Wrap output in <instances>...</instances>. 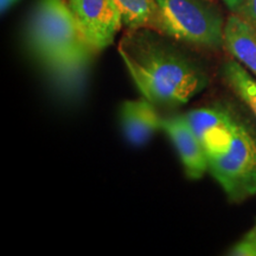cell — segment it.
<instances>
[{
    "label": "cell",
    "mask_w": 256,
    "mask_h": 256,
    "mask_svg": "<svg viewBox=\"0 0 256 256\" xmlns=\"http://www.w3.org/2000/svg\"><path fill=\"white\" fill-rule=\"evenodd\" d=\"M118 50L142 95L156 107L188 104L208 83L194 60L152 28L128 30Z\"/></svg>",
    "instance_id": "6da1fadb"
},
{
    "label": "cell",
    "mask_w": 256,
    "mask_h": 256,
    "mask_svg": "<svg viewBox=\"0 0 256 256\" xmlns=\"http://www.w3.org/2000/svg\"><path fill=\"white\" fill-rule=\"evenodd\" d=\"M28 38L36 55L57 70L80 68L95 54L66 0L37 2Z\"/></svg>",
    "instance_id": "7a4b0ae2"
},
{
    "label": "cell",
    "mask_w": 256,
    "mask_h": 256,
    "mask_svg": "<svg viewBox=\"0 0 256 256\" xmlns=\"http://www.w3.org/2000/svg\"><path fill=\"white\" fill-rule=\"evenodd\" d=\"M159 8V31L166 37L200 48L223 46L224 22L204 0H156Z\"/></svg>",
    "instance_id": "3957f363"
},
{
    "label": "cell",
    "mask_w": 256,
    "mask_h": 256,
    "mask_svg": "<svg viewBox=\"0 0 256 256\" xmlns=\"http://www.w3.org/2000/svg\"><path fill=\"white\" fill-rule=\"evenodd\" d=\"M208 156L209 172L228 196L240 203L256 194V134L236 120L229 147Z\"/></svg>",
    "instance_id": "277c9868"
},
{
    "label": "cell",
    "mask_w": 256,
    "mask_h": 256,
    "mask_svg": "<svg viewBox=\"0 0 256 256\" xmlns=\"http://www.w3.org/2000/svg\"><path fill=\"white\" fill-rule=\"evenodd\" d=\"M68 4L95 54L113 44L124 25L114 0H69Z\"/></svg>",
    "instance_id": "5b68a950"
},
{
    "label": "cell",
    "mask_w": 256,
    "mask_h": 256,
    "mask_svg": "<svg viewBox=\"0 0 256 256\" xmlns=\"http://www.w3.org/2000/svg\"><path fill=\"white\" fill-rule=\"evenodd\" d=\"M162 130L168 134L177 150L185 174L190 179H200L209 171L208 156L200 140L186 119V115H176L162 120Z\"/></svg>",
    "instance_id": "8992f818"
},
{
    "label": "cell",
    "mask_w": 256,
    "mask_h": 256,
    "mask_svg": "<svg viewBox=\"0 0 256 256\" xmlns=\"http://www.w3.org/2000/svg\"><path fill=\"white\" fill-rule=\"evenodd\" d=\"M186 119L208 154L228 148L236 122L228 112L218 108H198L188 113Z\"/></svg>",
    "instance_id": "52a82bcc"
},
{
    "label": "cell",
    "mask_w": 256,
    "mask_h": 256,
    "mask_svg": "<svg viewBox=\"0 0 256 256\" xmlns=\"http://www.w3.org/2000/svg\"><path fill=\"white\" fill-rule=\"evenodd\" d=\"M120 119L124 136L136 146L144 145L156 130H162L164 120L156 110V106L144 96L139 100L124 102Z\"/></svg>",
    "instance_id": "ba28073f"
},
{
    "label": "cell",
    "mask_w": 256,
    "mask_h": 256,
    "mask_svg": "<svg viewBox=\"0 0 256 256\" xmlns=\"http://www.w3.org/2000/svg\"><path fill=\"white\" fill-rule=\"evenodd\" d=\"M223 46L234 58L256 76V28L240 14L234 12L226 19Z\"/></svg>",
    "instance_id": "9c48e42d"
},
{
    "label": "cell",
    "mask_w": 256,
    "mask_h": 256,
    "mask_svg": "<svg viewBox=\"0 0 256 256\" xmlns=\"http://www.w3.org/2000/svg\"><path fill=\"white\" fill-rule=\"evenodd\" d=\"M128 30L152 28L159 31V8L156 0H114Z\"/></svg>",
    "instance_id": "30bf717a"
},
{
    "label": "cell",
    "mask_w": 256,
    "mask_h": 256,
    "mask_svg": "<svg viewBox=\"0 0 256 256\" xmlns=\"http://www.w3.org/2000/svg\"><path fill=\"white\" fill-rule=\"evenodd\" d=\"M223 78L240 100L250 110L256 118V78L238 60H226L222 68Z\"/></svg>",
    "instance_id": "8fae6325"
},
{
    "label": "cell",
    "mask_w": 256,
    "mask_h": 256,
    "mask_svg": "<svg viewBox=\"0 0 256 256\" xmlns=\"http://www.w3.org/2000/svg\"><path fill=\"white\" fill-rule=\"evenodd\" d=\"M230 254L235 256H256V224L234 246Z\"/></svg>",
    "instance_id": "7c38bea8"
},
{
    "label": "cell",
    "mask_w": 256,
    "mask_h": 256,
    "mask_svg": "<svg viewBox=\"0 0 256 256\" xmlns=\"http://www.w3.org/2000/svg\"><path fill=\"white\" fill-rule=\"evenodd\" d=\"M256 28V0H244L242 8L238 12Z\"/></svg>",
    "instance_id": "4fadbf2b"
},
{
    "label": "cell",
    "mask_w": 256,
    "mask_h": 256,
    "mask_svg": "<svg viewBox=\"0 0 256 256\" xmlns=\"http://www.w3.org/2000/svg\"><path fill=\"white\" fill-rule=\"evenodd\" d=\"M223 2H224V4L226 5V8L230 10V11L238 14L240 10H241L244 0H223Z\"/></svg>",
    "instance_id": "5bb4252c"
},
{
    "label": "cell",
    "mask_w": 256,
    "mask_h": 256,
    "mask_svg": "<svg viewBox=\"0 0 256 256\" xmlns=\"http://www.w3.org/2000/svg\"><path fill=\"white\" fill-rule=\"evenodd\" d=\"M16 2H17V0H2V2H0V5H2V12H5L6 10H8L12 4H14Z\"/></svg>",
    "instance_id": "9a60e30c"
},
{
    "label": "cell",
    "mask_w": 256,
    "mask_h": 256,
    "mask_svg": "<svg viewBox=\"0 0 256 256\" xmlns=\"http://www.w3.org/2000/svg\"><path fill=\"white\" fill-rule=\"evenodd\" d=\"M208 2H212V0H208Z\"/></svg>",
    "instance_id": "2e32d148"
}]
</instances>
